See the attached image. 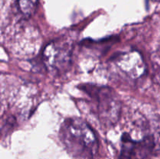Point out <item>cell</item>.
Here are the masks:
<instances>
[{
    "label": "cell",
    "instance_id": "obj_6",
    "mask_svg": "<svg viewBox=\"0 0 160 159\" xmlns=\"http://www.w3.org/2000/svg\"><path fill=\"white\" fill-rule=\"evenodd\" d=\"M38 0H17L19 9L27 17L32 15L35 11Z\"/></svg>",
    "mask_w": 160,
    "mask_h": 159
},
{
    "label": "cell",
    "instance_id": "obj_5",
    "mask_svg": "<svg viewBox=\"0 0 160 159\" xmlns=\"http://www.w3.org/2000/svg\"><path fill=\"white\" fill-rule=\"evenodd\" d=\"M113 62L119 71L130 80H138L146 73L145 60L142 55L134 50L120 53Z\"/></svg>",
    "mask_w": 160,
    "mask_h": 159
},
{
    "label": "cell",
    "instance_id": "obj_4",
    "mask_svg": "<svg viewBox=\"0 0 160 159\" xmlns=\"http://www.w3.org/2000/svg\"><path fill=\"white\" fill-rule=\"evenodd\" d=\"M72 47L70 43L62 40L49 42L43 51V62L51 71L62 72L70 65Z\"/></svg>",
    "mask_w": 160,
    "mask_h": 159
},
{
    "label": "cell",
    "instance_id": "obj_2",
    "mask_svg": "<svg viewBox=\"0 0 160 159\" xmlns=\"http://www.w3.org/2000/svg\"><path fill=\"white\" fill-rule=\"evenodd\" d=\"M160 150V120L155 123L152 130L143 137L135 139L124 132L118 159H145Z\"/></svg>",
    "mask_w": 160,
    "mask_h": 159
},
{
    "label": "cell",
    "instance_id": "obj_3",
    "mask_svg": "<svg viewBox=\"0 0 160 159\" xmlns=\"http://www.w3.org/2000/svg\"><path fill=\"white\" fill-rule=\"evenodd\" d=\"M97 101L98 116L104 124H115L121 112V104L113 90L108 87H100L94 93Z\"/></svg>",
    "mask_w": 160,
    "mask_h": 159
},
{
    "label": "cell",
    "instance_id": "obj_1",
    "mask_svg": "<svg viewBox=\"0 0 160 159\" xmlns=\"http://www.w3.org/2000/svg\"><path fill=\"white\" fill-rule=\"evenodd\" d=\"M59 137L68 153L76 159H92L98 151L96 135L82 118H67L61 125Z\"/></svg>",
    "mask_w": 160,
    "mask_h": 159
}]
</instances>
